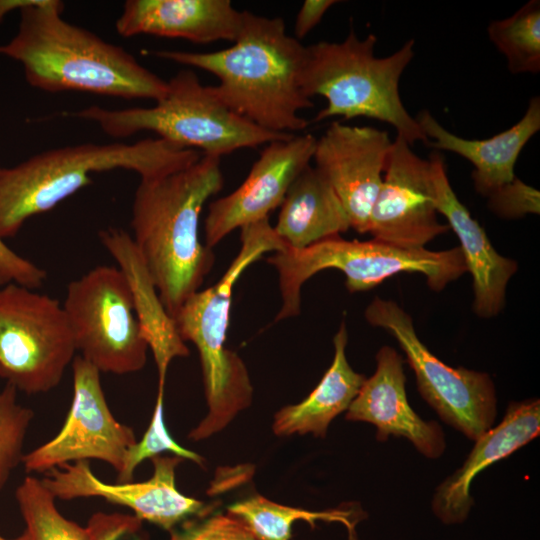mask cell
Masks as SVG:
<instances>
[{
  "instance_id": "obj_9",
  "label": "cell",
  "mask_w": 540,
  "mask_h": 540,
  "mask_svg": "<svg viewBox=\"0 0 540 540\" xmlns=\"http://www.w3.org/2000/svg\"><path fill=\"white\" fill-rule=\"evenodd\" d=\"M62 304L33 289L0 287V378L26 394L59 385L76 356Z\"/></svg>"
},
{
  "instance_id": "obj_30",
  "label": "cell",
  "mask_w": 540,
  "mask_h": 540,
  "mask_svg": "<svg viewBox=\"0 0 540 540\" xmlns=\"http://www.w3.org/2000/svg\"><path fill=\"white\" fill-rule=\"evenodd\" d=\"M170 533V540H260L240 519L228 512L186 520L181 528Z\"/></svg>"
},
{
  "instance_id": "obj_23",
  "label": "cell",
  "mask_w": 540,
  "mask_h": 540,
  "mask_svg": "<svg viewBox=\"0 0 540 540\" xmlns=\"http://www.w3.org/2000/svg\"><path fill=\"white\" fill-rule=\"evenodd\" d=\"M273 228L287 247L303 249L339 236L351 226L333 188L308 165L289 187Z\"/></svg>"
},
{
  "instance_id": "obj_22",
  "label": "cell",
  "mask_w": 540,
  "mask_h": 540,
  "mask_svg": "<svg viewBox=\"0 0 540 540\" xmlns=\"http://www.w3.org/2000/svg\"><path fill=\"white\" fill-rule=\"evenodd\" d=\"M99 239L128 282L139 325L157 367L158 390H164L171 361L188 356L189 349L165 309L132 236L123 229L108 227L100 230Z\"/></svg>"
},
{
  "instance_id": "obj_21",
  "label": "cell",
  "mask_w": 540,
  "mask_h": 540,
  "mask_svg": "<svg viewBox=\"0 0 540 540\" xmlns=\"http://www.w3.org/2000/svg\"><path fill=\"white\" fill-rule=\"evenodd\" d=\"M426 144L436 150L455 153L474 167L475 190L489 197L515 178L514 168L525 145L540 130V98L534 96L521 119L510 128L487 139H466L448 131L426 109L416 116Z\"/></svg>"
},
{
  "instance_id": "obj_2",
  "label": "cell",
  "mask_w": 540,
  "mask_h": 540,
  "mask_svg": "<svg viewBox=\"0 0 540 540\" xmlns=\"http://www.w3.org/2000/svg\"><path fill=\"white\" fill-rule=\"evenodd\" d=\"M63 8L59 0H37L22 8L17 33L0 45V55L22 64L31 86L155 102L166 95L167 81L123 47L67 22Z\"/></svg>"
},
{
  "instance_id": "obj_15",
  "label": "cell",
  "mask_w": 540,
  "mask_h": 540,
  "mask_svg": "<svg viewBox=\"0 0 540 540\" xmlns=\"http://www.w3.org/2000/svg\"><path fill=\"white\" fill-rule=\"evenodd\" d=\"M392 142L387 131L340 122H333L316 140L314 167L333 188L358 233H368Z\"/></svg>"
},
{
  "instance_id": "obj_7",
  "label": "cell",
  "mask_w": 540,
  "mask_h": 540,
  "mask_svg": "<svg viewBox=\"0 0 540 540\" xmlns=\"http://www.w3.org/2000/svg\"><path fill=\"white\" fill-rule=\"evenodd\" d=\"M167 82L166 95L153 106L107 109L92 105L69 116L94 122L114 138L150 131L170 143L219 158L294 135L265 130L235 114L193 70L183 69Z\"/></svg>"
},
{
  "instance_id": "obj_34",
  "label": "cell",
  "mask_w": 540,
  "mask_h": 540,
  "mask_svg": "<svg viewBox=\"0 0 540 540\" xmlns=\"http://www.w3.org/2000/svg\"><path fill=\"white\" fill-rule=\"evenodd\" d=\"M37 0H0V22L3 18L13 10H21L31 4H34Z\"/></svg>"
},
{
  "instance_id": "obj_3",
  "label": "cell",
  "mask_w": 540,
  "mask_h": 540,
  "mask_svg": "<svg viewBox=\"0 0 540 540\" xmlns=\"http://www.w3.org/2000/svg\"><path fill=\"white\" fill-rule=\"evenodd\" d=\"M221 158L203 155L171 174L140 179L132 203V239L171 317L199 291L215 263L199 237L206 201L221 191Z\"/></svg>"
},
{
  "instance_id": "obj_29",
  "label": "cell",
  "mask_w": 540,
  "mask_h": 540,
  "mask_svg": "<svg viewBox=\"0 0 540 540\" xmlns=\"http://www.w3.org/2000/svg\"><path fill=\"white\" fill-rule=\"evenodd\" d=\"M164 390H157L156 402L152 418L140 441H136L126 452L123 466L117 473V482L133 480L135 469L146 459L171 452L175 456L203 465L204 459L197 453L179 445L169 434L163 414Z\"/></svg>"
},
{
  "instance_id": "obj_18",
  "label": "cell",
  "mask_w": 540,
  "mask_h": 540,
  "mask_svg": "<svg viewBox=\"0 0 540 540\" xmlns=\"http://www.w3.org/2000/svg\"><path fill=\"white\" fill-rule=\"evenodd\" d=\"M376 370L365 379L345 418L362 421L377 428L376 438L386 441L390 435L402 436L428 458H438L445 449L442 428L425 421L410 407L405 390L403 359L390 346L376 354Z\"/></svg>"
},
{
  "instance_id": "obj_6",
  "label": "cell",
  "mask_w": 540,
  "mask_h": 540,
  "mask_svg": "<svg viewBox=\"0 0 540 540\" xmlns=\"http://www.w3.org/2000/svg\"><path fill=\"white\" fill-rule=\"evenodd\" d=\"M377 37L359 39L354 29L341 42L320 41L305 46L300 86L306 97L322 96L327 104L314 121L341 116L365 117L394 127L409 145L427 142L415 116L404 106L400 79L414 58L413 39L386 57L375 56Z\"/></svg>"
},
{
  "instance_id": "obj_26",
  "label": "cell",
  "mask_w": 540,
  "mask_h": 540,
  "mask_svg": "<svg viewBox=\"0 0 540 540\" xmlns=\"http://www.w3.org/2000/svg\"><path fill=\"white\" fill-rule=\"evenodd\" d=\"M227 512L240 519L260 540H290L292 524L296 521H305L312 528L317 521L338 522L345 526L348 540H358L355 527L366 517L359 506L310 511L282 505L258 494L234 502Z\"/></svg>"
},
{
  "instance_id": "obj_13",
  "label": "cell",
  "mask_w": 540,
  "mask_h": 540,
  "mask_svg": "<svg viewBox=\"0 0 540 540\" xmlns=\"http://www.w3.org/2000/svg\"><path fill=\"white\" fill-rule=\"evenodd\" d=\"M183 460L178 456L153 457V475L143 482L106 483L93 473L89 461L85 460L51 469L42 482L56 499L99 497L127 507L139 520L171 532L191 517L208 514L204 502L177 489L176 468Z\"/></svg>"
},
{
  "instance_id": "obj_16",
  "label": "cell",
  "mask_w": 540,
  "mask_h": 540,
  "mask_svg": "<svg viewBox=\"0 0 540 540\" xmlns=\"http://www.w3.org/2000/svg\"><path fill=\"white\" fill-rule=\"evenodd\" d=\"M316 140L307 133L267 144L243 183L210 203L204 221L206 246L212 249L235 229L268 218L296 177L310 165Z\"/></svg>"
},
{
  "instance_id": "obj_35",
  "label": "cell",
  "mask_w": 540,
  "mask_h": 540,
  "mask_svg": "<svg viewBox=\"0 0 540 540\" xmlns=\"http://www.w3.org/2000/svg\"><path fill=\"white\" fill-rule=\"evenodd\" d=\"M0 540H29L28 535L24 532L22 535L14 538V539H7L0 535Z\"/></svg>"
},
{
  "instance_id": "obj_1",
  "label": "cell",
  "mask_w": 540,
  "mask_h": 540,
  "mask_svg": "<svg viewBox=\"0 0 540 540\" xmlns=\"http://www.w3.org/2000/svg\"><path fill=\"white\" fill-rule=\"evenodd\" d=\"M147 54L215 75V96L232 112L277 133L304 130L300 116L314 103L300 86L305 46L286 32L284 20L242 11L233 44L210 52L153 50Z\"/></svg>"
},
{
  "instance_id": "obj_33",
  "label": "cell",
  "mask_w": 540,
  "mask_h": 540,
  "mask_svg": "<svg viewBox=\"0 0 540 540\" xmlns=\"http://www.w3.org/2000/svg\"><path fill=\"white\" fill-rule=\"evenodd\" d=\"M336 0H306L301 5L294 26L295 38L301 40L322 20Z\"/></svg>"
},
{
  "instance_id": "obj_20",
  "label": "cell",
  "mask_w": 540,
  "mask_h": 540,
  "mask_svg": "<svg viewBox=\"0 0 540 540\" xmlns=\"http://www.w3.org/2000/svg\"><path fill=\"white\" fill-rule=\"evenodd\" d=\"M242 11L229 0H127L115 27L122 37L141 34L206 44L234 42Z\"/></svg>"
},
{
  "instance_id": "obj_5",
  "label": "cell",
  "mask_w": 540,
  "mask_h": 540,
  "mask_svg": "<svg viewBox=\"0 0 540 540\" xmlns=\"http://www.w3.org/2000/svg\"><path fill=\"white\" fill-rule=\"evenodd\" d=\"M241 248L223 276L193 294L172 317L184 342L195 345L200 357L207 414L188 437L201 441L223 430L248 408L253 386L239 355L225 345L232 291L241 274L263 254L286 248L268 218L241 228Z\"/></svg>"
},
{
  "instance_id": "obj_24",
  "label": "cell",
  "mask_w": 540,
  "mask_h": 540,
  "mask_svg": "<svg viewBox=\"0 0 540 540\" xmlns=\"http://www.w3.org/2000/svg\"><path fill=\"white\" fill-rule=\"evenodd\" d=\"M348 334L342 322L333 338V361L318 385L300 403L281 408L274 416L272 430L277 436L312 433L324 438L331 421L347 411L365 381L346 358Z\"/></svg>"
},
{
  "instance_id": "obj_10",
  "label": "cell",
  "mask_w": 540,
  "mask_h": 540,
  "mask_svg": "<svg viewBox=\"0 0 540 540\" xmlns=\"http://www.w3.org/2000/svg\"><path fill=\"white\" fill-rule=\"evenodd\" d=\"M62 306L78 355L100 373L126 375L143 369L149 347L118 267L100 265L71 281Z\"/></svg>"
},
{
  "instance_id": "obj_19",
  "label": "cell",
  "mask_w": 540,
  "mask_h": 540,
  "mask_svg": "<svg viewBox=\"0 0 540 540\" xmlns=\"http://www.w3.org/2000/svg\"><path fill=\"white\" fill-rule=\"evenodd\" d=\"M540 401L511 402L502 421L476 441L463 465L444 480L432 499V511L444 524L464 522L473 506L470 487L491 464L504 459L539 435Z\"/></svg>"
},
{
  "instance_id": "obj_36",
  "label": "cell",
  "mask_w": 540,
  "mask_h": 540,
  "mask_svg": "<svg viewBox=\"0 0 540 540\" xmlns=\"http://www.w3.org/2000/svg\"><path fill=\"white\" fill-rule=\"evenodd\" d=\"M127 540H145V539H142V538H139V537H133L132 539H127Z\"/></svg>"
},
{
  "instance_id": "obj_25",
  "label": "cell",
  "mask_w": 540,
  "mask_h": 540,
  "mask_svg": "<svg viewBox=\"0 0 540 540\" xmlns=\"http://www.w3.org/2000/svg\"><path fill=\"white\" fill-rule=\"evenodd\" d=\"M15 498L29 540H123L134 535L142 522L134 515L96 513L87 526H80L59 512L42 479L31 475L17 487Z\"/></svg>"
},
{
  "instance_id": "obj_8",
  "label": "cell",
  "mask_w": 540,
  "mask_h": 540,
  "mask_svg": "<svg viewBox=\"0 0 540 540\" xmlns=\"http://www.w3.org/2000/svg\"><path fill=\"white\" fill-rule=\"evenodd\" d=\"M278 273L282 307L280 321L300 313L301 288L316 273L336 269L344 273L350 293L373 289L399 273L424 275L439 292L467 272L459 246L442 251L401 248L375 239L346 240L334 236L303 249L286 247L267 258Z\"/></svg>"
},
{
  "instance_id": "obj_14",
  "label": "cell",
  "mask_w": 540,
  "mask_h": 540,
  "mask_svg": "<svg viewBox=\"0 0 540 540\" xmlns=\"http://www.w3.org/2000/svg\"><path fill=\"white\" fill-rule=\"evenodd\" d=\"M437 214L429 160L396 136L371 210L368 233L396 247L424 248L449 230Z\"/></svg>"
},
{
  "instance_id": "obj_11",
  "label": "cell",
  "mask_w": 540,
  "mask_h": 540,
  "mask_svg": "<svg viewBox=\"0 0 540 540\" xmlns=\"http://www.w3.org/2000/svg\"><path fill=\"white\" fill-rule=\"evenodd\" d=\"M365 319L396 339L420 394L447 424L474 441L492 428L497 398L489 374L443 363L419 339L411 316L392 300L375 297Z\"/></svg>"
},
{
  "instance_id": "obj_32",
  "label": "cell",
  "mask_w": 540,
  "mask_h": 540,
  "mask_svg": "<svg viewBox=\"0 0 540 540\" xmlns=\"http://www.w3.org/2000/svg\"><path fill=\"white\" fill-rule=\"evenodd\" d=\"M46 278L43 268L14 252L0 238V287L16 283L35 290Z\"/></svg>"
},
{
  "instance_id": "obj_17",
  "label": "cell",
  "mask_w": 540,
  "mask_h": 540,
  "mask_svg": "<svg viewBox=\"0 0 540 540\" xmlns=\"http://www.w3.org/2000/svg\"><path fill=\"white\" fill-rule=\"evenodd\" d=\"M431 164L437 212L447 220L459 240L467 272L472 276L474 313L480 318L497 316L505 305L506 288L518 270L515 260L500 255L485 230L454 192L443 157L436 151Z\"/></svg>"
},
{
  "instance_id": "obj_12",
  "label": "cell",
  "mask_w": 540,
  "mask_h": 540,
  "mask_svg": "<svg viewBox=\"0 0 540 540\" xmlns=\"http://www.w3.org/2000/svg\"><path fill=\"white\" fill-rule=\"evenodd\" d=\"M73 397L59 432L24 454L28 473H47L77 461L100 460L120 472L125 455L136 441L133 429L112 414L103 392L100 372L80 355L72 361Z\"/></svg>"
},
{
  "instance_id": "obj_28",
  "label": "cell",
  "mask_w": 540,
  "mask_h": 540,
  "mask_svg": "<svg viewBox=\"0 0 540 540\" xmlns=\"http://www.w3.org/2000/svg\"><path fill=\"white\" fill-rule=\"evenodd\" d=\"M17 392L10 384L0 390V492L22 463L25 437L34 418L30 408L17 402Z\"/></svg>"
},
{
  "instance_id": "obj_4",
  "label": "cell",
  "mask_w": 540,
  "mask_h": 540,
  "mask_svg": "<svg viewBox=\"0 0 540 540\" xmlns=\"http://www.w3.org/2000/svg\"><path fill=\"white\" fill-rule=\"evenodd\" d=\"M201 156L197 150L147 138L133 144L60 147L0 167V238L15 237L29 218L53 209L90 184L92 173L126 169L140 179H153L188 167Z\"/></svg>"
},
{
  "instance_id": "obj_27",
  "label": "cell",
  "mask_w": 540,
  "mask_h": 540,
  "mask_svg": "<svg viewBox=\"0 0 540 540\" xmlns=\"http://www.w3.org/2000/svg\"><path fill=\"white\" fill-rule=\"evenodd\" d=\"M489 40L506 58L512 74L540 71V2L530 0L513 15L493 20L487 27Z\"/></svg>"
},
{
  "instance_id": "obj_31",
  "label": "cell",
  "mask_w": 540,
  "mask_h": 540,
  "mask_svg": "<svg viewBox=\"0 0 540 540\" xmlns=\"http://www.w3.org/2000/svg\"><path fill=\"white\" fill-rule=\"evenodd\" d=\"M488 207L501 218L517 219L539 214L540 194L517 177L488 197Z\"/></svg>"
}]
</instances>
